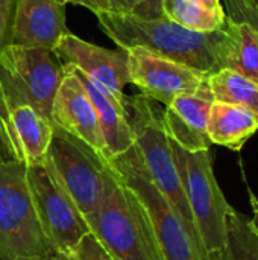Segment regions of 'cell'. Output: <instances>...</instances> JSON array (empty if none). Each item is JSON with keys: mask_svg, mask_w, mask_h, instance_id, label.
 Listing matches in <instances>:
<instances>
[{"mask_svg": "<svg viewBox=\"0 0 258 260\" xmlns=\"http://www.w3.org/2000/svg\"><path fill=\"white\" fill-rule=\"evenodd\" d=\"M96 15L102 30L120 49L143 47L205 76L231 67L234 34L228 15L225 26L211 32L190 30L167 17L146 20L119 12Z\"/></svg>", "mask_w": 258, "mask_h": 260, "instance_id": "1", "label": "cell"}, {"mask_svg": "<svg viewBox=\"0 0 258 260\" xmlns=\"http://www.w3.org/2000/svg\"><path fill=\"white\" fill-rule=\"evenodd\" d=\"M91 232L111 260H163L143 204L113 168Z\"/></svg>", "mask_w": 258, "mask_h": 260, "instance_id": "2", "label": "cell"}, {"mask_svg": "<svg viewBox=\"0 0 258 260\" xmlns=\"http://www.w3.org/2000/svg\"><path fill=\"white\" fill-rule=\"evenodd\" d=\"M109 165L122 184L143 204L163 260H207L201 239L152 183L135 145L111 158Z\"/></svg>", "mask_w": 258, "mask_h": 260, "instance_id": "3", "label": "cell"}, {"mask_svg": "<svg viewBox=\"0 0 258 260\" xmlns=\"http://www.w3.org/2000/svg\"><path fill=\"white\" fill-rule=\"evenodd\" d=\"M149 101L151 99L141 93L135 96L123 94L122 98V105L134 133L135 146L155 187L178 212L187 227L199 238L190 207L186 200L181 177L172 152L170 139L164 129L161 116L155 113Z\"/></svg>", "mask_w": 258, "mask_h": 260, "instance_id": "4", "label": "cell"}, {"mask_svg": "<svg viewBox=\"0 0 258 260\" xmlns=\"http://www.w3.org/2000/svg\"><path fill=\"white\" fill-rule=\"evenodd\" d=\"M46 163L91 229L111 174L109 161L53 123V136Z\"/></svg>", "mask_w": 258, "mask_h": 260, "instance_id": "5", "label": "cell"}, {"mask_svg": "<svg viewBox=\"0 0 258 260\" xmlns=\"http://www.w3.org/2000/svg\"><path fill=\"white\" fill-rule=\"evenodd\" d=\"M64 76L55 50L9 44L0 53V85L9 111L27 105L52 122V105Z\"/></svg>", "mask_w": 258, "mask_h": 260, "instance_id": "6", "label": "cell"}, {"mask_svg": "<svg viewBox=\"0 0 258 260\" xmlns=\"http://www.w3.org/2000/svg\"><path fill=\"white\" fill-rule=\"evenodd\" d=\"M170 146L193 222L208 257L227 247V215L231 206L214 175L210 149L193 152L173 140H170Z\"/></svg>", "mask_w": 258, "mask_h": 260, "instance_id": "7", "label": "cell"}, {"mask_svg": "<svg viewBox=\"0 0 258 260\" xmlns=\"http://www.w3.org/2000/svg\"><path fill=\"white\" fill-rule=\"evenodd\" d=\"M53 248L35 213L21 161L0 165V260H35Z\"/></svg>", "mask_w": 258, "mask_h": 260, "instance_id": "8", "label": "cell"}, {"mask_svg": "<svg viewBox=\"0 0 258 260\" xmlns=\"http://www.w3.org/2000/svg\"><path fill=\"white\" fill-rule=\"evenodd\" d=\"M27 181L44 236L53 248L73 251L93 233L78 207L58 184L47 163L27 166Z\"/></svg>", "mask_w": 258, "mask_h": 260, "instance_id": "9", "label": "cell"}, {"mask_svg": "<svg viewBox=\"0 0 258 260\" xmlns=\"http://www.w3.org/2000/svg\"><path fill=\"white\" fill-rule=\"evenodd\" d=\"M131 84L140 88L148 99L169 105L184 94L210 98L207 76L182 64L163 58L143 47L128 49ZM211 99V98H210Z\"/></svg>", "mask_w": 258, "mask_h": 260, "instance_id": "10", "label": "cell"}, {"mask_svg": "<svg viewBox=\"0 0 258 260\" xmlns=\"http://www.w3.org/2000/svg\"><path fill=\"white\" fill-rule=\"evenodd\" d=\"M55 53L64 64L75 66L119 101L123 98V88L131 84L129 58L125 49H105L68 32L56 44Z\"/></svg>", "mask_w": 258, "mask_h": 260, "instance_id": "11", "label": "cell"}, {"mask_svg": "<svg viewBox=\"0 0 258 260\" xmlns=\"http://www.w3.org/2000/svg\"><path fill=\"white\" fill-rule=\"evenodd\" d=\"M52 123L79 139L108 160L97 113L82 82L67 64H64V76L52 105Z\"/></svg>", "mask_w": 258, "mask_h": 260, "instance_id": "12", "label": "cell"}, {"mask_svg": "<svg viewBox=\"0 0 258 260\" xmlns=\"http://www.w3.org/2000/svg\"><path fill=\"white\" fill-rule=\"evenodd\" d=\"M65 5L59 0H17L11 44L55 50L68 34Z\"/></svg>", "mask_w": 258, "mask_h": 260, "instance_id": "13", "label": "cell"}, {"mask_svg": "<svg viewBox=\"0 0 258 260\" xmlns=\"http://www.w3.org/2000/svg\"><path fill=\"white\" fill-rule=\"evenodd\" d=\"M213 99L202 94H184L173 99L161 114L170 140L187 151H204L213 145L207 125Z\"/></svg>", "mask_w": 258, "mask_h": 260, "instance_id": "14", "label": "cell"}, {"mask_svg": "<svg viewBox=\"0 0 258 260\" xmlns=\"http://www.w3.org/2000/svg\"><path fill=\"white\" fill-rule=\"evenodd\" d=\"M68 66V64H67ZM75 75L82 82L96 113L102 128V134L106 145L108 160L126 152L135 145L134 133L131 129L126 111L122 105V101L116 99L105 88L96 85L85 73H82L75 66H70Z\"/></svg>", "mask_w": 258, "mask_h": 260, "instance_id": "15", "label": "cell"}, {"mask_svg": "<svg viewBox=\"0 0 258 260\" xmlns=\"http://www.w3.org/2000/svg\"><path fill=\"white\" fill-rule=\"evenodd\" d=\"M257 131L258 120L252 111L234 104L213 101L207 125L211 143L240 151Z\"/></svg>", "mask_w": 258, "mask_h": 260, "instance_id": "16", "label": "cell"}, {"mask_svg": "<svg viewBox=\"0 0 258 260\" xmlns=\"http://www.w3.org/2000/svg\"><path fill=\"white\" fill-rule=\"evenodd\" d=\"M9 113L20 148L21 161L26 166L44 165L53 136V123L27 105L12 108Z\"/></svg>", "mask_w": 258, "mask_h": 260, "instance_id": "17", "label": "cell"}, {"mask_svg": "<svg viewBox=\"0 0 258 260\" xmlns=\"http://www.w3.org/2000/svg\"><path fill=\"white\" fill-rule=\"evenodd\" d=\"M207 90L213 101L243 107L258 120V84L248 76L233 69H222L207 76Z\"/></svg>", "mask_w": 258, "mask_h": 260, "instance_id": "18", "label": "cell"}, {"mask_svg": "<svg viewBox=\"0 0 258 260\" xmlns=\"http://www.w3.org/2000/svg\"><path fill=\"white\" fill-rule=\"evenodd\" d=\"M163 12L169 20L196 32L219 30L227 20L225 12L208 11L190 0H163Z\"/></svg>", "mask_w": 258, "mask_h": 260, "instance_id": "19", "label": "cell"}, {"mask_svg": "<svg viewBox=\"0 0 258 260\" xmlns=\"http://www.w3.org/2000/svg\"><path fill=\"white\" fill-rule=\"evenodd\" d=\"M230 260H258V233L252 221L233 206L227 215V247Z\"/></svg>", "mask_w": 258, "mask_h": 260, "instance_id": "20", "label": "cell"}, {"mask_svg": "<svg viewBox=\"0 0 258 260\" xmlns=\"http://www.w3.org/2000/svg\"><path fill=\"white\" fill-rule=\"evenodd\" d=\"M234 34L233 70L248 76L258 84V32L245 21L231 20Z\"/></svg>", "mask_w": 258, "mask_h": 260, "instance_id": "21", "label": "cell"}, {"mask_svg": "<svg viewBox=\"0 0 258 260\" xmlns=\"http://www.w3.org/2000/svg\"><path fill=\"white\" fill-rule=\"evenodd\" d=\"M14 161H21V154L11 120V113L0 85V165Z\"/></svg>", "mask_w": 258, "mask_h": 260, "instance_id": "22", "label": "cell"}, {"mask_svg": "<svg viewBox=\"0 0 258 260\" xmlns=\"http://www.w3.org/2000/svg\"><path fill=\"white\" fill-rule=\"evenodd\" d=\"M225 14L234 21H245L258 32V0H222Z\"/></svg>", "mask_w": 258, "mask_h": 260, "instance_id": "23", "label": "cell"}, {"mask_svg": "<svg viewBox=\"0 0 258 260\" xmlns=\"http://www.w3.org/2000/svg\"><path fill=\"white\" fill-rule=\"evenodd\" d=\"M17 0H0V53L11 44V34Z\"/></svg>", "mask_w": 258, "mask_h": 260, "instance_id": "24", "label": "cell"}, {"mask_svg": "<svg viewBox=\"0 0 258 260\" xmlns=\"http://www.w3.org/2000/svg\"><path fill=\"white\" fill-rule=\"evenodd\" d=\"M132 15H137V17L146 18V20L164 17L163 0H138Z\"/></svg>", "mask_w": 258, "mask_h": 260, "instance_id": "25", "label": "cell"}, {"mask_svg": "<svg viewBox=\"0 0 258 260\" xmlns=\"http://www.w3.org/2000/svg\"><path fill=\"white\" fill-rule=\"evenodd\" d=\"M61 3H75V5H81L87 9H90L94 14L99 12H113L109 3L106 0H59Z\"/></svg>", "mask_w": 258, "mask_h": 260, "instance_id": "26", "label": "cell"}, {"mask_svg": "<svg viewBox=\"0 0 258 260\" xmlns=\"http://www.w3.org/2000/svg\"><path fill=\"white\" fill-rule=\"evenodd\" d=\"M35 260H82L75 251H64V250H58V248H50L49 251H46L44 254H41L40 257Z\"/></svg>", "mask_w": 258, "mask_h": 260, "instance_id": "27", "label": "cell"}, {"mask_svg": "<svg viewBox=\"0 0 258 260\" xmlns=\"http://www.w3.org/2000/svg\"><path fill=\"white\" fill-rule=\"evenodd\" d=\"M113 9V12L119 14H132L138 0H106Z\"/></svg>", "mask_w": 258, "mask_h": 260, "instance_id": "28", "label": "cell"}, {"mask_svg": "<svg viewBox=\"0 0 258 260\" xmlns=\"http://www.w3.org/2000/svg\"><path fill=\"white\" fill-rule=\"evenodd\" d=\"M208 11H213V12H225L224 6H222V0H190Z\"/></svg>", "mask_w": 258, "mask_h": 260, "instance_id": "29", "label": "cell"}, {"mask_svg": "<svg viewBox=\"0 0 258 260\" xmlns=\"http://www.w3.org/2000/svg\"><path fill=\"white\" fill-rule=\"evenodd\" d=\"M248 193H249V203L252 207V219L251 221H252V225L258 233V198L254 195V192L251 189L248 190Z\"/></svg>", "mask_w": 258, "mask_h": 260, "instance_id": "30", "label": "cell"}, {"mask_svg": "<svg viewBox=\"0 0 258 260\" xmlns=\"http://www.w3.org/2000/svg\"><path fill=\"white\" fill-rule=\"evenodd\" d=\"M207 260H230V259H228L227 251H225V250H222V251H217V253H211V254H208Z\"/></svg>", "mask_w": 258, "mask_h": 260, "instance_id": "31", "label": "cell"}]
</instances>
